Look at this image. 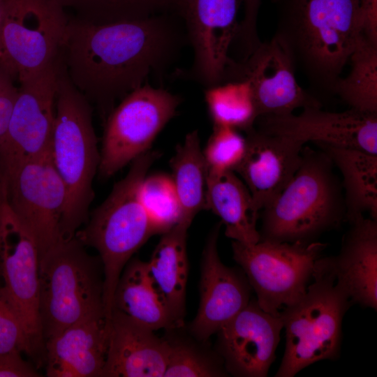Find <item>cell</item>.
Masks as SVG:
<instances>
[{"label": "cell", "mask_w": 377, "mask_h": 377, "mask_svg": "<svg viewBox=\"0 0 377 377\" xmlns=\"http://www.w3.org/2000/svg\"><path fill=\"white\" fill-rule=\"evenodd\" d=\"M337 256L316 265L332 274L352 303L377 309V220L362 216L350 223Z\"/></svg>", "instance_id": "20"}, {"label": "cell", "mask_w": 377, "mask_h": 377, "mask_svg": "<svg viewBox=\"0 0 377 377\" xmlns=\"http://www.w3.org/2000/svg\"><path fill=\"white\" fill-rule=\"evenodd\" d=\"M170 344L168 364L163 377H220L228 375L216 351L187 338L166 337Z\"/></svg>", "instance_id": "31"}, {"label": "cell", "mask_w": 377, "mask_h": 377, "mask_svg": "<svg viewBox=\"0 0 377 377\" xmlns=\"http://www.w3.org/2000/svg\"><path fill=\"white\" fill-rule=\"evenodd\" d=\"M40 376L35 367L20 352L0 353V377Z\"/></svg>", "instance_id": "37"}, {"label": "cell", "mask_w": 377, "mask_h": 377, "mask_svg": "<svg viewBox=\"0 0 377 377\" xmlns=\"http://www.w3.org/2000/svg\"><path fill=\"white\" fill-rule=\"evenodd\" d=\"M246 150L234 172L248 188L255 210L274 199L292 179L301 162L305 144L262 132H246Z\"/></svg>", "instance_id": "19"}, {"label": "cell", "mask_w": 377, "mask_h": 377, "mask_svg": "<svg viewBox=\"0 0 377 377\" xmlns=\"http://www.w3.org/2000/svg\"><path fill=\"white\" fill-rule=\"evenodd\" d=\"M113 309L154 332L179 329L148 273L147 262L138 258H131L120 275Z\"/></svg>", "instance_id": "26"}, {"label": "cell", "mask_w": 377, "mask_h": 377, "mask_svg": "<svg viewBox=\"0 0 377 377\" xmlns=\"http://www.w3.org/2000/svg\"><path fill=\"white\" fill-rule=\"evenodd\" d=\"M20 352L32 357L24 326L0 286V353Z\"/></svg>", "instance_id": "34"}, {"label": "cell", "mask_w": 377, "mask_h": 377, "mask_svg": "<svg viewBox=\"0 0 377 377\" xmlns=\"http://www.w3.org/2000/svg\"><path fill=\"white\" fill-rule=\"evenodd\" d=\"M262 0H244V16L239 22L233 44H237L241 59L247 58L261 43L258 33V15Z\"/></svg>", "instance_id": "35"}, {"label": "cell", "mask_w": 377, "mask_h": 377, "mask_svg": "<svg viewBox=\"0 0 377 377\" xmlns=\"http://www.w3.org/2000/svg\"><path fill=\"white\" fill-rule=\"evenodd\" d=\"M8 0H0V27L5 17Z\"/></svg>", "instance_id": "39"}, {"label": "cell", "mask_w": 377, "mask_h": 377, "mask_svg": "<svg viewBox=\"0 0 377 377\" xmlns=\"http://www.w3.org/2000/svg\"><path fill=\"white\" fill-rule=\"evenodd\" d=\"M327 244L260 240L232 241L233 259L240 266L264 311L277 314L297 302L312 280L316 261Z\"/></svg>", "instance_id": "8"}, {"label": "cell", "mask_w": 377, "mask_h": 377, "mask_svg": "<svg viewBox=\"0 0 377 377\" xmlns=\"http://www.w3.org/2000/svg\"><path fill=\"white\" fill-rule=\"evenodd\" d=\"M167 14L108 24L68 20L59 63L104 120L149 75H163L188 41L184 26Z\"/></svg>", "instance_id": "1"}, {"label": "cell", "mask_w": 377, "mask_h": 377, "mask_svg": "<svg viewBox=\"0 0 377 377\" xmlns=\"http://www.w3.org/2000/svg\"><path fill=\"white\" fill-rule=\"evenodd\" d=\"M312 281L297 302L280 311L286 345L276 377H293L340 355L342 320L353 303L334 276L316 263Z\"/></svg>", "instance_id": "7"}, {"label": "cell", "mask_w": 377, "mask_h": 377, "mask_svg": "<svg viewBox=\"0 0 377 377\" xmlns=\"http://www.w3.org/2000/svg\"><path fill=\"white\" fill-rule=\"evenodd\" d=\"M222 223L209 233L202 251L199 283L200 302L188 330L193 338L206 343L211 336L242 311L251 300V286L244 272L225 265L218 252Z\"/></svg>", "instance_id": "18"}, {"label": "cell", "mask_w": 377, "mask_h": 377, "mask_svg": "<svg viewBox=\"0 0 377 377\" xmlns=\"http://www.w3.org/2000/svg\"><path fill=\"white\" fill-rule=\"evenodd\" d=\"M86 247L75 235L40 256L38 316L44 343L78 323L106 318L102 263Z\"/></svg>", "instance_id": "6"}, {"label": "cell", "mask_w": 377, "mask_h": 377, "mask_svg": "<svg viewBox=\"0 0 377 377\" xmlns=\"http://www.w3.org/2000/svg\"><path fill=\"white\" fill-rule=\"evenodd\" d=\"M40 252L38 244L14 213L0 181V278L1 288L20 316L37 364L44 362L38 316Z\"/></svg>", "instance_id": "11"}, {"label": "cell", "mask_w": 377, "mask_h": 377, "mask_svg": "<svg viewBox=\"0 0 377 377\" xmlns=\"http://www.w3.org/2000/svg\"><path fill=\"white\" fill-rule=\"evenodd\" d=\"M244 0H183L179 13L193 53L191 75L206 88L224 81Z\"/></svg>", "instance_id": "15"}, {"label": "cell", "mask_w": 377, "mask_h": 377, "mask_svg": "<svg viewBox=\"0 0 377 377\" xmlns=\"http://www.w3.org/2000/svg\"><path fill=\"white\" fill-rule=\"evenodd\" d=\"M169 353L166 337L113 309L101 377H163Z\"/></svg>", "instance_id": "21"}, {"label": "cell", "mask_w": 377, "mask_h": 377, "mask_svg": "<svg viewBox=\"0 0 377 377\" xmlns=\"http://www.w3.org/2000/svg\"><path fill=\"white\" fill-rule=\"evenodd\" d=\"M140 197L155 235L163 234L180 221L181 207L170 176L147 175L140 187Z\"/></svg>", "instance_id": "32"}, {"label": "cell", "mask_w": 377, "mask_h": 377, "mask_svg": "<svg viewBox=\"0 0 377 377\" xmlns=\"http://www.w3.org/2000/svg\"><path fill=\"white\" fill-rule=\"evenodd\" d=\"M361 34L377 45V0H358Z\"/></svg>", "instance_id": "38"}, {"label": "cell", "mask_w": 377, "mask_h": 377, "mask_svg": "<svg viewBox=\"0 0 377 377\" xmlns=\"http://www.w3.org/2000/svg\"><path fill=\"white\" fill-rule=\"evenodd\" d=\"M50 152L67 191L61 236L68 239L76 235L89 218L100 151L93 125L92 106L71 84L59 65Z\"/></svg>", "instance_id": "5"}, {"label": "cell", "mask_w": 377, "mask_h": 377, "mask_svg": "<svg viewBox=\"0 0 377 377\" xmlns=\"http://www.w3.org/2000/svg\"><path fill=\"white\" fill-rule=\"evenodd\" d=\"M68 22L57 0H8L0 27V66L20 82L54 64Z\"/></svg>", "instance_id": "9"}, {"label": "cell", "mask_w": 377, "mask_h": 377, "mask_svg": "<svg viewBox=\"0 0 377 377\" xmlns=\"http://www.w3.org/2000/svg\"><path fill=\"white\" fill-rule=\"evenodd\" d=\"M295 71L292 58L273 36L246 59L234 60L226 81L246 79L249 82L258 118L289 114L298 108H322L319 98L299 84Z\"/></svg>", "instance_id": "14"}, {"label": "cell", "mask_w": 377, "mask_h": 377, "mask_svg": "<svg viewBox=\"0 0 377 377\" xmlns=\"http://www.w3.org/2000/svg\"><path fill=\"white\" fill-rule=\"evenodd\" d=\"M110 323L105 317L72 325L44 343L48 377H101L105 362Z\"/></svg>", "instance_id": "22"}, {"label": "cell", "mask_w": 377, "mask_h": 377, "mask_svg": "<svg viewBox=\"0 0 377 377\" xmlns=\"http://www.w3.org/2000/svg\"><path fill=\"white\" fill-rule=\"evenodd\" d=\"M74 9L77 19L95 24L138 20L179 11L183 0H57Z\"/></svg>", "instance_id": "30"}, {"label": "cell", "mask_w": 377, "mask_h": 377, "mask_svg": "<svg viewBox=\"0 0 377 377\" xmlns=\"http://www.w3.org/2000/svg\"><path fill=\"white\" fill-rule=\"evenodd\" d=\"M58 61L19 82L8 128L0 146V179L50 148L55 119Z\"/></svg>", "instance_id": "13"}, {"label": "cell", "mask_w": 377, "mask_h": 377, "mask_svg": "<svg viewBox=\"0 0 377 377\" xmlns=\"http://www.w3.org/2000/svg\"><path fill=\"white\" fill-rule=\"evenodd\" d=\"M316 145L341 174L346 221L351 223L367 214L377 220V155L355 149Z\"/></svg>", "instance_id": "25"}, {"label": "cell", "mask_w": 377, "mask_h": 377, "mask_svg": "<svg viewBox=\"0 0 377 377\" xmlns=\"http://www.w3.org/2000/svg\"><path fill=\"white\" fill-rule=\"evenodd\" d=\"M150 149L131 162L127 175L117 182L107 198L88 218L76 237L96 249L101 260L105 316L110 322L114 290L133 255L155 235L140 197V187L158 156Z\"/></svg>", "instance_id": "4"}, {"label": "cell", "mask_w": 377, "mask_h": 377, "mask_svg": "<svg viewBox=\"0 0 377 377\" xmlns=\"http://www.w3.org/2000/svg\"><path fill=\"white\" fill-rule=\"evenodd\" d=\"M12 77L0 66V146L6 135L17 98L18 87Z\"/></svg>", "instance_id": "36"}, {"label": "cell", "mask_w": 377, "mask_h": 377, "mask_svg": "<svg viewBox=\"0 0 377 377\" xmlns=\"http://www.w3.org/2000/svg\"><path fill=\"white\" fill-rule=\"evenodd\" d=\"M189 226L180 221L162 234L150 259L146 261L148 273L179 328L184 325L186 309Z\"/></svg>", "instance_id": "24"}, {"label": "cell", "mask_w": 377, "mask_h": 377, "mask_svg": "<svg viewBox=\"0 0 377 377\" xmlns=\"http://www.w3.org/2000/svg\"><path fill=\"white\" fill-rule=\"evenodd\" d=\"M206 209L211 210L225 226L228 238L244 244L260 241L257 221L260 213L253 205L251 193L233 171H212L207 168Z\"/></svg>", "instance_id": "23"}, {"label": "cell", "mask_w": 377, "mask_h": 377, "mask_svg": "<svg viewBox=\"0 0 377 377\" xmlns=\"http://www.w3.org/2000/svg\"><path fill=\"white\" fill-rule=\"evenodd\" d=\"M246 138L239 131L214 125L213 131L202 150L207 168L212 171H233L246 150Z\"/></svg>", "instance_id": "33"}, {"label": "cell", "mask_w": 377, "mask_h": 377, "mask_svg": "<svg viewBox=\"0 0 377 377\" xmlns=\"http://www.w3.org/2000/svg\"><path fill=\"white\" fill-rule=\"evenodd\" d=\"M283 322L279 313L264 311L251 300L216 333V351L228 375L265 377L275 360Z\"/></svg>", "instance_id": "17"}, {"label": "cell", "mask_w": 377, "mask_h": 377, "mask_svg": "<svg viewBox=\"0 0 377 377\" xmlns=\"http://www.w3.org/2000/svg\"><path fill=\"white\" fill-rule=\"evenodd\" d=\"M255 128L265 133L364 151L377 155V113L350 108L330 112L309 107L299 114L259 117Z\"/></svg>", "instance_id": "16"}, {"label": "cell", "mask_w": 377, "mask_h": 377, "mask_svg": "<svg viewBox=\"0 0 377 377\" xmlns=\"http://www.w3.org/2000/svg\"><path fill=\"white\" fill-rule=\"evenodd\" d=\"M274 36L312 88L333 94L361 34L358 0H276Z\"/></svg>", "instance_id": "2"}, {"label": "cell", "mask_w": 377, "mask_h": 377, "mask_svg": "<svg viewBox=\"0 0 377 377\" xmlns=\"http://www.w3.org/2000/svg\"><path fill=\"white\" fill-rule=\"evenodd\" d=\"M0 180L5 184L10 207L34 237L40 256L63 239L67 191L53 163L50 148Z\"/></svg>", "instance_id": "12"}, {"label": "cell", "mask_w": 377, "mask_h": 377, "mask_svg": "<svg viewBox=\"0 0 377 377\" xmlns=\"http://www.w3.org/2000/svg\"><path fill=\"white\" fill-rule=\"evenodd\" d=\"M350 68L333 88L350 108L377 113V45L361 35L350 56Z\"/></svg>", "instance_id": "28"}, {"label": "cell", "mask_w": 377, "mask_h": 377, "mask_svg": "<svg viewBox=\"0 0 377 377\" xmlns=\"http://www.w3.org/2000/svg\"><path fill=\"white\" fill-rule=\"evenodd\" d=\"M170 167L181 207L180 221L191 225L195 215L206 209L207 165L197 131L188 133L177 146Z\"/></svg>", "instance_id": "27"}, {"label": "cell", "mask_w": 377, "mask_h": 377, "mask_svg": "<svg viewBox=\"0 0 377 377\" xmlns=\"http://www.w3.org/2000/svg\"><path fill=\"white\" fill-rule=\"evenodd\" d=\"M334 168L323 150L304 145L292 179L260 211V240L311 242L346 221L341 182Z\"/></svg>", "instance_id": "3"}, {"label": "cell", "mask_w": 377, "mask_h": 377, "mask_svg": "<svg viewBox=\"0 0 377 377\" xmlns=\"http://www.w3.org/2000/svg\"><path fill=\"white\" fill-rule=\"evenodd\" d=\"M205 99L214 125L245 133L255 126L258 114L251 88L246 79L228 80L208 87Z\"/></svg>", "instance_id": "29"}, {"label": "cell", "mask_w": 377, "mask_h": 377, "mask_svg": "<svg viewBox=\"0 0 377 377\" xmlns=\"http://www.w3.org/2000/svg\"><path fill=\"white\" fill-rule=\"evenodd\" d=\"M180 103L177 95L148 83L122 98L105 120L99 176L110 177L149 150Z\"/></svg>", "instance_id": "10"}]
</instances>
